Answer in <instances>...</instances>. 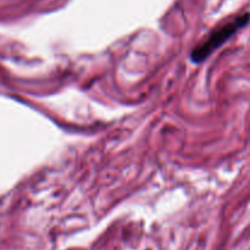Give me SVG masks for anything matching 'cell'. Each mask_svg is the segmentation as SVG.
Here are the masks:
<instances>
[{"instance_id":"1","label":"cell","mask_w":250,"mask_h":250,"mask_svg":"<svg viewBox=\"0 0 250 250\" xmlns=\"http://www.w3.org/2000/svg\"><path fill=\"white\" fill-rule=\"evenodd\" d=\"M250 20L249 14L241 15V16L236 17L232 21L227 22V23L222 24V26L217 27L216 29L211 32L199 45L195 46V49H193V53L190 55L192 60L194 62H202L203 60L208 58L210 54L214 50H216L219 46H221L222 44L226 41H229L239 28L246 26Z\"/></svg>"}]
</instances>
